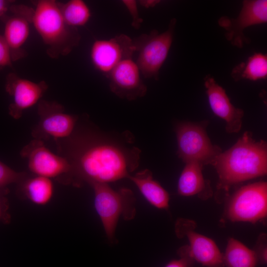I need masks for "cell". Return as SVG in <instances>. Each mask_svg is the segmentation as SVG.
<instances>
[{
    "instance_id": "6da1fadb",
    "label": "cell",
    "mask_w": 267,
    "mask_h": 267,
    "mask_svg": "<svg viewBox=\"0 0 267 267\" xmlns=\"http://www.w3.org/2000/svg\"><path fill=\"white\" fill-rule=\"evenodd\" d=\"M140 151L109 141L84 147L76 157L73 171L90 185L108 183L129 178L138 165Z\"/></svg>"
},
{
    "instance_id": "7a4b0ae2",
    "label": "cell",
    "mask_w": 267,
    "mask_h": 267,
    "mask_svg": "<svg viewBox=\"0 0 267 267\" xmlns=\"http://www.w3.org/2000/svg\"><path fill=\"white\" fill-rule=\"evenodd\" d=\"M212 165L219 177L217 189L227 191L234 184L267 174V143L255 140L250 133L245 132L231 147L220 153Z\"/></svg>"
},
{
    "instance_id": "3957f363",
    "label": "cell",
    "mask_w": 267,
    "mask_h": 267,
    "mask_svg": "<svg viewBox=\"0 0 267 267\" xmlns=\"http://www.w3.org/2000/svg\"><path fill=\"white\" fill-rule=\"evenodd\" d=\"M32 23L51 58L69 54L80 41L78 28L69 26L61 13L60 2L54 0L35 2Z\"/></svg>"
},
{
    "instance_id": "277c9868",
    "label": "cell",
    "mask_w": 267,
    "mask_h": 267,
    "mask_svg": "<svg viewBox=\"0 0 267 267\" xmlns=\"http://www.w3.org/2000/svg\"><path fill=\"white\" fill-rule=\"evenodd\" d=\"M94 191L95 210L103 224L109 241H115V232L120 216L125 220L132 219L135 214L134 198L129 189L118 191L112 189L108 183L91 184Z\"/></svg>"
},
{
    "instance_id": "5b68a950",
    "label": "cell",
    "mask_w": 267,
    "mask_h": 267,
    "mask_svg": "<svg viewBox=\"0 0 267 267\" xmlns=\"http://www.w3.org/2000/svg\"><path fill=\"white\" fill-rule=\"evenodd\" d=\"M176 23L177 19L173 18L165 32L159 33L153 30L149 34H142L133 40L135 51L138 52L135 62L144 78L158 80L173 41Z\"/></svg>"
},
{
    "instance_id": "8992f818",
    "label": "cell",
    "mask_w": 267,
    "mask_h": 267,
    "mask_svg": "<svg viewBox=\"0 0 267 267\" xmlns=\"http://www.w3.org/2000/svg\"><path fill=\"white\" fill-rule=\"evenodd\" d=\"M207 122H182L176 129L178 154L185 163L196 162L203 166L212 165L222 152V149L213 145L206 132Z\"/></svg>"
},
{
    "instance_id": "52a82bcc",
    "label": "cell",
    "mask_w": 267,
    "mask_h": 267,
    "mask_svg": "<svg viewBox=\"0 0 267 267\" xmlns=\"http://www.w3.org/2000/svg\"><path fill=\"white\" fill-rule=\"evenodd\" d=\"M267 214V184L260 181L242 186L230 197L226 210L232 222L255 223Z\"/></svg>"
},
{
    "instance_id": "ba28073f",
    "label": "cell",
    "mask_w": 267,
    "mask_h": 267,
    "mask_svg": "<svg viewBox=\"0 0 267 267\" xmlns=\"http://www.w3.org/2000/svg\"><path fill=\"white\" fill-rule=\"evenodd\" d=\"M267 22V0H243L242 8L236 18L223 16L218 20L219 26L226 31V39L232 45L239 48L250 43V39L243 32L246 28Z\"/></svg>"
},
{
    "instance_id": "9c48e42d",
    "label": "cell",
    "mask_w": 267,
    "mask_h": 267,
    "mask_svg": "<svg viewBox=\"0 0 267 267\" xmlns=\"http://www.w3.org/2000/svg\"><path fill=\"white\" fill-rule=\"evenodd\" d=\"M135 52L134 41L125 34L110 39L95 40L90 50V58L94 68L107 77L123 60L133 57Z\"/></svg>"
},
{
    "instance_id": "30bf717a",
    "label": "cell",
    "mask_w": 267,
    "mask_h": 267,
    "mask_svg": "<svg viewBox=\"0 0 267 267\" xmlns=\"http://www.w3.org/2000/svg\"><path fill=\"white\" fill-rule=\"evenodd\" d=\"M21 154L27 159L29 169L35 176L51 179L73 172L72 166L66 158L54 154L39 139L26 145Z\"/></svg>"
},
{
    "instance_id": "8fae6325",
    "label": "cell",
    "mask_w": 267,
    "mask_h": 267,
    "mask_svg": "<svg viewBox=\"0 0 267 267\" xmlns=\"http://www.w3.org/2000/svg\"><path fill=\"white\" fill-rule=\"evenodd\" d=\"M139 68L133 57L121 61L108 76L110 90L118 97L133 100L145 95L146 85Z\"/></svg>"
},
{
    "instance_id": "7c38bea8",
    "label": "cell",
    "mask_w": 267,
    "mask_h": 267,
    "mask_svg": "<svg viewBox=\"0 0 267 267\" xmlns=\"http://www.w3.org/2000/svg\"><path fill=\"white\" fill-rule=\"evenodd\" d=\"M189 221L180 219L176 224L175 230L179 237L186 235L189 246H185L194 261L206 267H223V255L210 238L190 229Z\"/></svg>"
},
{
    "instance_id": "4fadbf2b",
    "label": "cell",
    "mask_w": 267,
    "mask_h": 267,
    "mask_svg": "<svg viewBox=\"0 0 267 267\" xmlns=\"http://www.w3.org/2000/svg\"><path fill=\"white\" fill-rule=\"evenodd\" d=\"M47 89L44 81L36 83L22 78L14 73L9 74L6 79L5 90L12 97L9 113L13 118H20L24 110L37 104Z\"/></svg>"
},
{
    "instance_id": "5bb4252c",
    "label": "cell",
    "mask_w": 267,
    "mask_h": 267,
    "mask_svg": "<svg viewBox=\"0 0 267 267\" xmlns=\"http://www.w3.org/2000/svg\"><path fill=\"white\" fill-rule=\"evenodd\" d=\"M13 15L6 19L3 38L9 48L12 61L26 56L23 46L30 35L33 8L24 5H11Z\"/></svg>"
},
{
    "instance_id": "9a60e30c",
    "label": "cell",
    "mask_w": 267,
    "mask_h": 267,
    "mask_svg": "<svg viewBox=\"0 0 267 267\" xmlns=\"http://www.w3.org/2000/svg\"><path fill=\"white\" fill-rule=\"evenodd\" d=\"M40 122L36 134L55 139L71 134L75 127L77 117L66 113L62 105L56 102L41 101L38 104Z\"/></svg>"
},
{
    "instance_id": "2e32d148",
    "label": "cell",
    "mask_w": 267,
    "mask_h": 267,
    "mask_svg": "<svg viewBox=\"0 0 267 267\" xmlns=\"http://www.w3.org/2000/svg\"><path fill=\"white\" fill-rule=\"evenodd\" d=\"M204 81L209 103L214 113L224 120L227 133L239 132L242 126L243 110L231 104L225 89L210 75H207Z\"/></svg>"
},
{
    "instance_id": "e0dca14e",
    "label": "cell",
    "mask_w": 267,
    "mask_h": 267,
    "mask_svg": "<svg viewBox=\"0 0 267 267\" xmlns=\"http://www.w3.org/2000/svg\"><path fill=\"white\" fill-rule=\"evenodd\" d=\"M203 165L196 162L185 163L178 181V192L182 196L197 195L207 199L213 194L210 182L204 179Z\"/></svg>"
},
{
    "instance_id": "ac0fdd59",
    "label": "cell",
    "mask_w": 267,
    "mask_h": 267,
    "mask_svg": "<svg viewBox=\"0 0 267 267\" xmlns=\"http://www.w3.org/2000/svg\"><path fill=\"white\" fill-rule=\"evenodd\" d=\"M137 186L139 190L152 205L160 209L169 207L170 196L168 192L152 177L148 169L139 171L128 178Z\"/></svg>"
},
{
    "instance_id": "d6986e66",
    "label": "cell",
    "mask_w": 267,
    "mask_h": 267,
    "mask_svg": "<svg viewBox=\"0 0 267 267\" xmlns=\"http://www.w3.org/2000/svg\"><path fill=\"white\" fill-rule=\"evenodd\" d=\"M19 184L23 197L35 205L45 206L53 196L54 185L50 178L35 176L27 177Z\"/></svg>"
},
{
    "instance_id": "ffe728a7",
    "label": "cell",
    "mask_w": 267,
    "mask_h": 267,
    "mask_svg": "<svg viewBox=\"0 0 267 267\" xmlns=\"http://www.w3.org/2000/svg\"><path fill=\"white\" fill-rule=\"evenodd\" d=\"M231 76L235 81L242 80L257 81L267 77V55L256 52L247 59L235 66L231 72Z\"/></svg>"
},
{
    "instance_id": "44dd1931",
    "label": "cell",
    "mask_w": 267,
    "mask_h": 267,
    "mask_svg": "<svg viewBox=\"0 0 267 267\" xmlns=\"http://www.w3.org/2000/svg\"><path fill=\"white\" fill-rule=\"evenodd\" d=\"M223 262L227 267H256L258 260L254 251L231 238L223 255Z\"/></svg>"
},
{
    "instance_id": "7402d4cb",
    "label": "cell",
    "mask_w": 267,
    "mask_h": 267,
    "mask_svg": "<svg viewBox=\"0 0 267 267\" xmlns=\"http://www.w3.org/2000/svg\"><path fill=\"white\" fill-rule=\"evenodd\" d=\"M60 9L66 22L70 26L78 28L87 24L90 19L91 11L83 0H71L60 2Z\"/></svg>"
},
{
    "instance_id": "603a6c76",
    "label": "cell",
    "mask_w": 267,
    "mask_h": 267,
    "mask_svg": "<svg viewBox=\"0 0 267 267\" xmlns=\"http://www.w3.org/2000/svg\"><path fill=\"white\" fill-rule=\"evenodd\" d=\"M27 178L24 172H16L0 161V190L6 192L7 186L19 183Z\"/></svg>"
},
{
    "instance_id": "cb8c5ba5",
    "label": "cell",
    "mask_w": 267,
    "mask_h": 267,
    "mask_svg": "<svg viewBox=\"0 0 267 267\" xmlns=\"http://www.w3.org/2000/svg\"><path fill=\"white\" fill-rule=\"evenodd\" d=\"M122 2L132 17V26L135 29H139L143 20L139 16L137 1L135 0H123Z\"/></svg>"
},
{
    "instance_id": "d4e9b609",
    "label": "cell",
    "mask_w": 267,
    "mask_h": 267,
    "mask_svg": "<svg viewBox=\"0 0 267 267\" xmlns=\"http://www.w3.org/2000/svg\"><path fill=\"white\" fill-rule=\"evenodd\" d=\"M180 258L170 262L165 267H191L194 260L189 256L187 250L183 246L178 250Z\"/></svg>"
},
{
    "instance_id": "484cf974",
    "label": "cell",
    "mask_w": 267,
    "mask_h": 267,
    "mask_svg": "<svg viewBox=\"0 0 267 267\" xmlns=\"http://www.w3.org/2000/svg\"><path fill=\"white\" fill-rule=\"evenodd\" d=\"M12 61L9 48L3 36L0 35V69L11 66Z\"/></svg>"
},
{
    "instance_id": "4316f807",
    "label": "cell",
    "mask_w": 267,
    "mask_h": 267,
    "mask_svg": "<svg viewBox=\"0 0 267 267\" xmlns=\"http://www.w3.org/2000/svg\"><path fill=\"white\" fill-rule=\"evenodd\" d=\"M6 192L0 190V221L8 223L10 221V216L8 211V205L4 196Z\"/></svg>"
},
{
    "instance_id": "83f0119b",
    "label": "cell",
    "mask_w": 267,
    "mask_h": 267,
    "mask_svg": "<svg viewBox=\"0 0 267 267\" xmlns=\"http://www.w3.org/2000/svg\"><path fill=\"white\" fill-rule=\"evenodd\" d=\"M160 1H161L159 0H138L137 3L144 8H149L155 7L159 3Z\"/></svg>"
},
{
    "instance_id": "f1b7e54d",
    "label": "cell",
    "mask_w": 267,
    "mask_h": 267,
    "mask_svg": "<svg viewBox=\"0 0 267 267\" xmlns=\"http://www.w3.org/2000/svg\"><path fill=\"white\" fill-rule=\"evenodd\" d=\"M10 1L0 0V17L3 16L10 7Z\"/></svg>"
}]
</instances>
